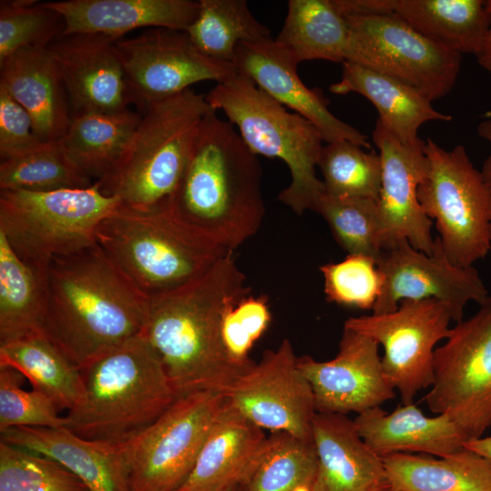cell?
Here are the masks:
<instances>
[{
  "instance_id": "6da1fadb",
  "label": "cell",
  "mask_w": 491,
  "mask_h": 491,
  "mask_svg": "<svg viewBox=\"0 0 491 491\" xmlns=\"http://www.w3.org/2000/svg\"><path fill=\"white\" fill-rule=\"evenodd\" d=\"M249 291L230 253L198 280L150 300L142 334L159 356L177 397L196 391L225 396L255 364L233 357L222 331L227 310Z\"/></svg>"
},
{
  "instance_id": "7a4b0ae2",
  "label": "cell",
  "mask_w": 491,
  "mask_h": 491,
  "mask_svg": "<svg viewBox=\"0 0 491 491\" xmlns=\"http://www.w3.org/2000/svg\"><path fill=\"white\" fill-rule=\"evenodd\" d=\"M42 332L82 369L141 335L150 300L95 243L45 272Z\"/></svg>"
},
{
  "instance_id": "3957f363",
  "label": "cell",
  "mask_w": 491,
  "mask_h": 491,
  "mask_svg": "<svg viewBox=\"0 0 491 491\" xmlns=\"http://www.w3.org/2000/svg\"><path fill=\"white\" fill-rule=\"evenodd\" d=\"M262 168L229 121L208 113L196 132L168 208L195 231L233 252L260 227Z\"/></svg>"
},
{
  "instance_id": "277c9868",
  "label": "cell",
  "mask_w": 491,
  "mask_h": 491,
  "mask_svg": "<svg viewBox=\"0 0 491 491\" xmlns=\"http://www.w3.org/2000/svg\"><path fill=\"white\" fill-rule=\"evenodd\" d=\"M80 370L84 398L64 418L66 428L87 439L125 445L177 398L159 356L143 334Z\"/></svg>"
},
{
  "instance_id": "5b68a950",
  "label": "cell",
  "mask_w": 491,
  "mask_h": 491,
  "mask_svg": "<svg viewBox=\"0 0 491 491\" xmlns=\"http://www.w3.org/2000/svg\"><path fill=\"white\" fill-rule=\"evenodd\" d=\"M96 244L149 300L198 280L231 251L166 208L117 206L98 225Z\"/></svg>"
},
{
  "instance_id": "8992f818",
  "label": "cell",
  "mask_w": 491,
  "mask_h": 491,
  "mask_svg": "<svg viewBox=\"0 0 491 491\" xmlns=\"http://www.w3.org/2000/svg\"><path fill=\"white\" fill-rule=\"evenodd\" d=\"M212 111L205 95L191 88L150 105L116 165L97 181L101 190L130 209L168 207L199 125Z\"/></svg>"
},
{
  "instance_id": "52a82bcc",
  "label": "cell",
  "mask_w": 491,
  "mask_h": 491,
  "mask_svg": "<svg viewBox=\"0 0 491 491\" xmlns=\"http://www.w3.org/2000/svg\"><path fill=\"white\" fill-rule=\"evenodd\" d=\"M205 99L237 127L252 153L278 158L287 165L291 182L280 192L279 200L297 215L312 210L316 199L325 192L316 173L324 146L319 130L238 72L217 83Z\"/></svg>"
},
{
  "instance_id": "ba28073f",
  "label": "cell",
  "mask_w": 491,
  "mask_h": 491,
  "mask_svg": "<svg viewBox=\"0 0 491 491\" xmlns=\"http://www.w3.org/2000/svg\"><path fill=\"white\" fill-rule=\"evenodd\" d=\"M119 205L97 182L46 192L1 190L0 232L21 259L45 270L54 258L95 245L98 225Z\"/></svg>"
},
{
  "instance_id": "9c48e42d",
  "label": "cell",
  "mask_w": 491,
  "mask_h": 491,
  "mask_svg": "<svg viewBox=\"0 0 491 491\" xmlns=\"http://www.w3.org/2000/svg\"><path fill=\"white\" fill-rule=\"evenodd\" d=\"M424 150L427 170L417 189L419 204L436 221L448 259L472 267L491 250V186L463 145L446 150L426 138Z\"/></svg>"
},
{
  "instance_id": "30bf717a",
  "label": "cell",
  "mask_w": 491,
  "mask_h": 491,
  "mask_svg": "<svg viewBox=\"0 0 491 491\" xmlns=\"http://www.w3.org/2000/svg\"><path fill=\"white\" fill-rule=\"evenodd\" d=\"M226 402L215 391L177 397L152 425L122 445L131 491H176L190 476Z\"/></svg>"
},
{
  "instance_id": "8fae6325",
  "label": "cell",
  "mask_w": 491,
  "mask_h": 491,
  "mask_svg": "<svg viewBox=\"0 0 491 491\" xmlns=\"http://www.w3.org/2000/svg\"><path fill=\"white\" fill-rule=\"evenodd\" d=\"M433 368L424 398L430 411L447 416L467 440L482 437L491 426V296L451 328Z\"/></svg>"
},
{
  "instance_id": "7c38bea8",
  "label": "cell",
  "mask_w": 491,
  "mask_h": 491,
  "mask_svg": "<svg viewBox=\"0 0 491 491\" xmlns=\"http://www.w3.org/2000/svg\"><path fill=\"white\" fill-rule=\"evenodd\" d=\"M340 12L349 29L346 61L396 77L431 102L453 89L461 54L431 41L392 14Z\"/></svg>"
},
{
  "instance_id": "4fadbf2b",
  "label": "cell",
  "mask_w": 491,
  "mask_h": 491,
  "mask_svg": "<svg viewBox=\"0 0 491 491\" xmlns=\"http://www.w3.org/2000/svg\"><path fill=\"white\" fill-rule=\"evenodd\" d=\"M451 321L448 307L428 298L404 300L393 312L350 317L344 327L383 346L386 378L399 392L402 404L409 405L418 391L432 386L435 346L449 336Z\"/></svg>"
},
{
  "instance_id": "5bb4252c",
  "label": "cell",
  "mask_w": 491,
  "mask_h": 491,
  "mask_svg": "<svg viewBox=\"0 0 491 491\" xmlns=\"http://www.w3.org/2000/svg\"><path fill=\"white\" fill-rule=\"evenodd\" d=\"M133 104L141 115L152 105L180 95L194 84H216L236 74L234 64L204 55L185 31L150 28L115 42Z\"/></svg>"
},
{
  "instance_id": "9a60e30c",
  "label": "cell",
  "mask_w": 491,
  "mask_h": 491,
  "mask_svg": "<svg viewBox=\"0 0 491 491\" xmlns=\"http://www.w3.org/2000/svg\"><path fill=\"white\" fill-rule=\"evenodd\" d=\"M376 266L382 287L373 314L393 312L404 300L433 298L445 304L452 321L458 323L468 302L481 304L489 296L477 270L454 265L438 236L432 255L416 250L407 240H397L381 251Z\"/></svg>"
},
{
  "instance_id": "2e32d148",
  "label": "cell",
  "mask_w": 491,
  "mask_h": 491,
  "mask_svg": "<svg viewBox=\"0 0 491 491\" xmlns=\"http://www.w3.org/2000/svg\"><path fill=\"white\" fill-rule=\"evenodd\" d=\"M225 396L260 428L313 441L312 426L317 413L315 396L288 339L276 349L266 351L260 362L244 373Z\"/></svg>"
},
{
  "instance_id": "e0dca14e",
  "label": "cell",
  "mask_w": 491,
  "mask_h": 491,
  "mask_svg": "<svg viewBox=\"0 0 491 491\" xmlns=\"http://www.w3.org/2000/svg\"><path fill=\"white\" fill-rule=\"evenodd\" d=\"M378 347L368 336L344 327L333 359L297 357L298 367L311 385L317 413L359 415L396 397L384 374Z\"/></svg>"
},
{
  "instance_id": "ac0fdd59",
  "label": "cell",
  "mask_w": 491,
  "mask_h": 491,
  "mask_svg": "<svg viewBox=\"0 0 491 491\" xmlns=\"http://www.w3.org/2000/svg\"><path fill=\"white\" fill-rule=\"evenodd\" d=\"M372 137L382 164L376 205L384 248L405 239L416 250L432 255L433 221L424 213L417 198L418 186L427 170L425 141L404 144L378 118Z\"/></svg>"
},
{
  "instance_id": "d6986e66",
  "label": "cell",
  "mask_w": 491,
  "mask_h": 491,
  "mask_svg": "<svg viewBox=\"0 0 491 491\" xmlns=\"http://www.w3.org/2000/svg\"><path fill=\"white\" fill-rule=\"evenodd\" d=\"M116 41L104 35L75 34L60 36L47 47L72 115L120 112L133 104Z\"/></svg>"
},
{
  "instance_id": "ffe728a7",
  "label": "cell",
  "mask_w": 491,
  "mask_h": 491,
  "mask_svg": "<svg viewBox=\"0 0 491 491\" xmlns=\"http://www.w3.org/2000/svg\"><path fill=\"white\" fill-rule=\"evenodd\" d=\"M238 73L246 75L264 92L285 107L310 121L324 142L346 140L369 149L367 136L336 117L318 89L307 87L297 74V64L271 36L238 45L233 62Z\"/></svg>"
},
{
  "instance_id": "44dd1931",
  "label": "cell",
  "mask_w": 491,
  "mask_h": 491,
  "mask_svg": "<svg viewBox=\"0 0 491 491\" xmlns=\"http://www.w3.org/2000/svg\"><path fill=\"white\" fill-rule=\"evenodd\" d=\"M342 12L392 14L431 41L476 55L491 23V0H336Z\"/></svg>"
},
{
  "instance_id": "7402d4cb",
  "label": "cell",
  "mask_w": 491,
  "mask_h": 491,
  "mask_svg": "<svg viewBox=\"0 0 491 491\" xmlns=\"http://www.w3.org/2000/svg\"><path fill=\"white\" fill-rule=\"evenodd\" d=\"M312 438L317 456L312 491H385L391 486L382 458L365 444L346 415L316 413Z\"/></svg>"
},
{
  "instance_id": "603a6c76",
  "label": "cell",
  "mask_w": 491,
  "mask_h": 491,
  "mask_svg": "<svg viewBox=\"0 0 491 491\" xmlns=\"http://www.w3.org/2000/svg\"><path fill=\"white\" fill-rule=\"evenodd\" d=\"M0 435L1 441L58 462L90 491H131L121 446L82 437L65 426H19Z\"/></svg>"
},
{
  "instance_id": "cb8c5ba5",
  "label": "cell",
  "mask_w": 491,
  "mask_h": 491,
  "mask_svg": "<svg viewBox=\"0 0 491 491\" xmlns=\"http://www.w3.org/2000/svg\"><path fill=\"white\" fill-rule=\"evenodd\" d=\"M266 439L264 429L226 399L190 476L176 491H223L239 486L259 463Z\"/></svg>"
},
{
  "instance_id": "d4e9b609",
  "label": "cell",
  "mask_w": 491,
  "mask_h": 491,
  "mask_svg": "<svg viewBox=\"0 0 491 491\" xmlns=\"http://www.w3.org/2000/svg\"><path fill=\"white\" fill-rule=\"evenodd\" d=\"M45 5L65 20L61 36L98 34L116 40L143 27L185 31L199 11V1L192 0H66Z\"/></svg>"
},
{
  "instance_id": "484cf974",
  "label": "cell",
  "mask_w": 491,
  "mask_h": 491,
  "mask_svg": "<svg viewBox=\"0 0 491 491\" xmlns=\"http://www.w3.org/2000/svg\"><path fill=\"white\" fill-rule=\"evenodd\" d=\"M0 85L29 114L42 142H56L65 135L72 114L47 47L25 48L0 62Z\"/></svg>"
},
{
  "instance_id": "4316f807",
  "label": "cell",
  "mask_w": 491,
  "mask_h": 491,
  "mask_svg": "<svg viewBox=\"0 0 491 491\" xmlns=\"http://www.w3.org/2000/svg\"><path fill=\"white\" fill-rule=\"evenodd\" d=\"M354 423L365 444L381 458L396 453L444 457L461 450L467 440L447 416H426L414 403L390 413L374 407L357 415Z\"/></svg>"
},
{
  "instance_id": "83f0119b",
  "label": "cell",
  "mask_w": 491,
  "mask_h": 491,
  "mask_svg": "<svg viewBox=\"0 0 491 491\" xmlns=\"http://www.w3.org/2000/svg\"><path fill=\"white\" fill-rule=\"evenodd\" d=\"M329 89L336 95L356 93L365 96L376 108L384 125L406 145L420 140L418 130L424 124L452 120L450 115L436 110L432 102L411 85L356 63L344 62L341 79Z\"/></svg>"
},
{
  "instance_id": "f1b7e54d",
  "label": "cell",
  "mask_w": 491,
  "mask_h": 491,
  "mask_svg": "<svg viewBox=\"0 0 491 491\" xmlns=\"http://www.w3.org/2000/svg\"><path fill=\"white\" fill-rule=\"evenodd\" d=\"M382 460L398 491H491V461L465 447L444 457L396 453Z\"/></svg>"
},
{
  "instance_id": "f546056e",
  "label": "cell",
  "mask_w": 491,
  "mask_h": 491,
  "mask_svg": "<svg viewBox=\"0 0 491 491\" xmlns=\"http://www.w3.org/2000/svg\"><path fill=\"white\" fill-rule=\"evenodd\" d=\"M0 366L26 377L32 389L51 399L59 410L77 406L85 396L80 368L43 333L0 343Z\"/></svg>"
},
{
  "instance_id": "4dcf8cb0",
  "label": "cell",
  "mask_w": 491,
  "mask_h": 491,
  "mask_svg": "<svg viewBox=\"0 0 491 491\" xmlns=\"http://www.w3.org/2000/svg\"><path fill=\"white\" fill-rule=\"evenodd\" d=\"M140 119L141 114L130 108L73 115L66 133L56 142L82 174L97 182L116 165Z\"/></svg>"
},
{
  "instance_id": "1f68e13d",
  "label": "cell",
  "mask_w": 491,
  "mask_h": 491,
  "mask_svg": "<svg viewBox=\"0 0 491 491\" xmlns=\"http://www.w3.org/2000/svg\"><path fill=\"white\" fill-rule=\"evenodd\" d=\"M275 41L297 65L316 59L343 64L349 29L334 0H290Z\"/></svg>"
},
{
  "instance_id": "d6a6232c",
  "label": "cell",
  "mask_w": 491,
  "mask_h": 491,
  "mask_svg": "<svg viewBox=\"0 0 491 491\" xmlns=\"http://www.w3.org/2000/svg\"><path fill=\"white\" fill-rule=\"evenodd\" d=\"M45 269L21 259L0 232V343L42 332Z\"/></svg>"
},
{
  "instance_id": "836d02e7",
  "label": "cell",
  "mask_w": 491,
  "mask_h": 491,
  "mask_svg": "<svg viewBox=\"0 0 491 491\" xmlns=\"http://www.w3.org/2000/svg\"><path fill=\"white\" fill-rule=\"evenodd\" d=\"M185 32L204 55L229 64L239 44L271 36L245 0H200L197 17Z\"/></svg>"
},
{
  "instance_id": "e575fe53",
  "label": "cell",
  "mask_w": 491,
  "mask_h": 491,
  "mask_svg": "<svg viewBox=\"0 0 491 491\" xmlns=\"http://www.w3.org/2000/svg\"><path fill=\"white\" fill-rule=\"evenodd\" d=\"M316 469L313 441L273 432L259 463L238 491H312Z\"/></svg>"
},
{
  "instance_id": "d590c367",
  "label": "cell",
  "mask_w": 491,
  "mask_h": 491,
  "mask_svg": "<svg viewBox=\"0 0 491 491\" xmlns=\"http://www.w3.org/2000/svg\"><path fill=\"white\" fill-rule=\"evenodd\" d=\"M94 183L71 163L57 142L0 161V191L46 192Z\"/></svg>"
},
{
  "instance_id": "8d00e7d4",
  "label": "cell",
  "mask_w": 491,
  "mask_h": 491,
  "mask_svg": "<svg viewBox=\"0 0 491 491\" xmlns=\"http://www.w3.org/2000/svg\"><path fill=\"white\" fill-rule=\"evenodd\" d=\"M317 167L326 194L377 201L382 177L379 154L366 152L364 147L346 140L326 143L321 150Z\"/></svg>"
},
{
  "instance_id": "74e56055",
  "label": "cell",
  "mask_w": 491,
  "mask_h": 491,
  "mask_svg": "<svg viewBox=\"0 0 491 491\" xmlns=\"http://www.w3.org/2000/svg\"><path fill=\"white\" fill-rule=\"evenodd\" d=\"M312 210L327 223L334 238L348 255L378 259L384 248L376 201L336 197L323 192Z\"/></svg>"
},
{
  "instance_id": "f35d334b",
  "label": "cell",
  "mask_w": 491,
  "mask_h": 491,
  "mask_svg": "<svg viewBox=\"0 0 491 491\" xmlns=\"http://www.w3.org/2000/svg\"><path fill=\"white\" fill-rule=\"evenodd\" d=\"M63 16L35 0L0 2V62L14 53L48 47L65 31Z\"/></svg>"
},
{
  "instance_id": "ab89813d",
  "label": "cell",
  "mask_w": 491,
  "mask_h": 491,
  "mask_svg": "<svg viewBox=\"0 0 491 491\" xmlns=\"http://www.w3.org/2000/svg\"><path fill=\"white\" fill-rule=\"evenodd\" d=\"M0 491L90 490L58 462L0 440Z\"/></svg>"
},
{
  "instance_id": "60d3db41",
  "label": "cell",
  "mask_w": 491,
  "mask_h": 491,
  "mask_svg": "<svg viewBox=\"0 0 491 491\" xmlns=\"http://www.w3.org/2000/svg\"><path fill=\"white\" fill-rule=\"evenodd\" d=\"M328 302L359 309H373L382 287L376 261L363 255H347L338 263L321 266Z\"/></svg>"
},
{
  "instance_id": "b9f144b4",
  "label": "cell",
  "mask_w": 491,
  "mask_h": 491,
  "mask_svg": "<svg viewBox=\"0 0 491 491\" xmlns=\"http://www.w3.org/2000/svg\"><path fill=\"white\" fill-rule=\"evenodd\" d=\"M22 376L17 370L0 366V432L19 426H65V418L51 399L22 388Z\"/></svg>"
},
{
  "instance_id": "7bdbcfd3",
  "label": "cell",
  "mask_w": 491,
  "mask_h": 491,
  "mask_svg": "<svg viewBox=\"0 0 491 491\" xmlns=\"http://www.w3.org/2000/svg\"><path fill=\"white\" fill-rule=\"evenodd\" d=\"M271 319L266 296H247L225 313L223 338L230 355L237 360H249L248 352L266 330Z\"/></svg>"
},
{
  "instance_id": "ee69618b",
  "label": "cell",
  "mask_w": 491,
  "mask_h": 491,
  "mask_svg": "<svg viewBox=\"0 0 491 491\" xmlns=\"http://www.w3.org/2000/svg\"><path fill=\"white\" fill-rule=\"evenodd\" d=\"M45 143L26 110L0 85V159L35 150Z\"/></svg>"
},
{
  "instance_id": "f6af8a7d",
  "label": "cell",
  "mask_w": 491,
  "mask_h": 491,
  "mask_svg": "<svg viewBox=\"0 0 491 491\" xmlns=\"http://www.w3.org/2000/svg\"><path fill=\"white\" fill-rule=\"evenodd\" d=\"M477 134L491 145V118L482 120L477 127ZM481 174L484 180L491 186V154L485 160Z\"/></svg>"
},
{
  "instance_id": "bcb514c9",
  "label": "cell",
  "mask_w": 491,
  "mask_h": 491,
  "mask_svg": "<svg viewBox=\"0 0 491 491\" xmlns=\"http://www.w3.org/2000/svg\"><path fill=\"white\" fill-rule=\"evenodd\" d=\"M464 447L491 461V436L468 439L464 443Z\"/></svg>"
},
{
  "instance_id": "7dc6e473",
  "label": "cell",
  "mask_w": 491,
  "mask_h": 491,
  "mask_svg": "<svg viewBox=\"0 0 491 491\" xmlns=\"http://www.w3.org/2000/svg\"><path fill=\"white\" fill-rule=\"evenodd\" d=\"M476 57L479 65L491 74V23L483 45Z\"/></svg>"
},
{
  "instance_id": "c3c4849f",
  "label": "cell",
  "mask_w": 491,
  "mask_h": 491,
  "mask_svg": "<svg viewBox=\"0 0 491 491\" xmlns=\"http://www.w3.org/2000/svg\"><path fill=\"white\" fill-rule=\"evenodd\" d=\"M223 491H238V486H232Z\"/></svg>"
},
{
  "instance_id": "681fc988",
  "label": "cell",
  "mask_w": 491,
  "mask_h": 491,
  "mask_svg": "<svg viewBox=\"0 0 491 491\" xmlns=\"http://www.w3.org/2000/svg\"><path fill=\"white\" fill-rule=\"evenodd\" d=\"M385 491H398V490H396V489H394V488H392V487L390 486L389 488H387V489L385 490Z\"/></svg>"
}]
</instances>
